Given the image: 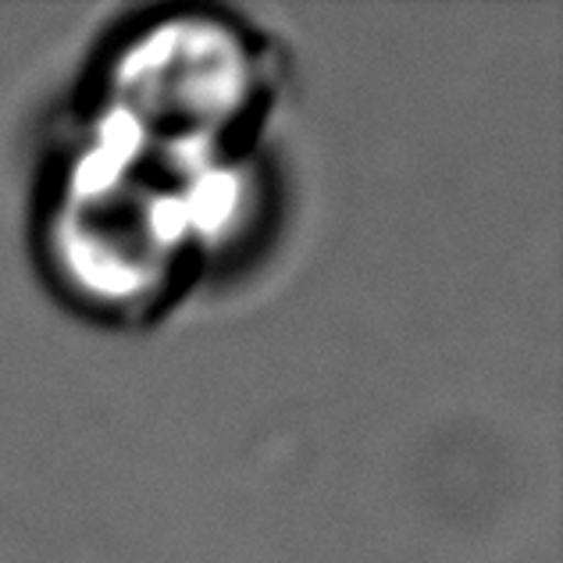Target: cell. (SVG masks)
Wrapping results in <instances>:
<instances>
[{"mask_svg":"<svg viewBox=\"0 0 563 563\" xmlns=\"http://www.w3.org/2000/svg\"><path fill=\"white\" fill-rule=\"evenodd\" d=\"M33 261L57 303L100 329H143L203 282L168 161L71 108L33 192Z\"/></svg>","mask_w":563,"mask_h":563,"instance_id":"1","label":"cell"},{"mask_svg":"<svg viewBox=\"0 0 563 563\" xmlns=\"http://www.w3.org/2000/svg\"><path fill=\"white\" fill-rule=\"evenodd\" d=\"M275 43L214 4H161L111 25L82 71L76 108L161 157L261 146L278 103Z\"/></svg>","mask_w":563,"mask_h":563,"instance_id":"2","label":"cell"}]
</instances>
